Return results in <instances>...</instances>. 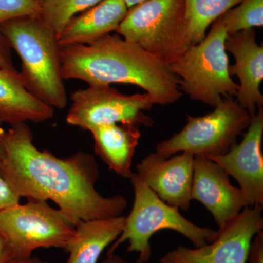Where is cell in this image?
<instances>
[{
    "mask_svg": "<svg viewBox=\"0 0 263 263\" xmlns=\"http://www.w3.org/2000/svg\"><path fill=\"white\" fill-rule=\"evenodd\" d=\"M5 155L0 175L19 197L51 200L75 223L122 216V195L104 197L95 189L99 168L92 155L79 152L59 158L33 143L27 123L11 125L2 136Z\"/></svg>",
    "mask_w": 263,
    "mask_h": 263,
    "instance_id": "obj_1",
    "label": "cell"
},
{
    "mask_svg": "<svg viewBox=\"0 0 263 263\" xmlns=\"http://www.w3.org/2000/svg\"><path fill=\"white\" fill-rule=\"evenodd\" d=\"M64 79L89 86L133 84L145 90L154 104L167 105L182 97L170 65L119 34H106L85 45L61 46Z\"/></svg>",
    "mask_w": 263,
    "mask_h": 263,
    "instance_id": "obj_2",
    "label": "cell"
},
{
    "mask_svg": "<svg viewBox=\"0 0 263 263\" xmlns=\"http://www.w3.org/2000/svg\"><path fill=\"white\" fill-rule=\"evenodd\" d=\"M0 33L22 60L19 76L24 87L52 108H65L68 100L56 33L37 16L5 22L0 25Z\"/></svg>",
    "mask_w": 263,
    "mask_h": 263,
    "instance_id": "obj_3",
    "label": "cell"
},
{
    "mask_svg": "<svg viewBox=\"0 0 263 263\" xmlns=\"http://www.w3.org/2000/svg\"><path fill=\"white\" fill-rule=\"evenodd\" d=\"M129 180L134 190L133 209L125 217L122 234L112 243L107 254L115 253L122 243L128 241L127 252L138 254L137 263H148L152 254L151 238L160 230L177 232L195 247L211 243L217 237L218 230L194 224L181 215L179 209L162 201L136 173Z\"/></svg>",
    "mask_w": 263,
    "mask_h": 263,
    "instance_id": "obj_4",
    "label": "cell"
},
{
    "mask_svg": "<svg viewBox=\"0 0 263 263\" xmlns=\"http://www.w3.org/2000/svg\"><path fill=\"white\" fill-rule=\"evenodd\" d=\"M220 18L205 38L190 47L170 68L179 79V89L191 100L215 107L224 98L236 97L239 89L229 72L224 43L228 37Z\"/></svg>",
    "mask_w": 263,
    "mask_h": 263,
    "instance_id": "obj_5",
    "label": "cell"
},
{
    "mask_svg": "<svg viewBox=\"0 0 263 263\" xmlns=\"http://www.w3.org/2000/svg\"><path fill=\"white\" fill-rule=\"evenodd\" d=\"M185 17V0H146L128 9L116 32L171 65L191 47Z\"/></svg>",
    "mask_w": 263,
    "mask_h": 263,
    "instance_id": "obj_6",
    "label": "cell"
},
{
    "mask_svg": "<svg viewBox=\"0 0 263 263\" xmlns=\"http://www.w3.org/2000/svg\"><path fill=\"white\" fill-rule=\"evenodd\" d=\"M76 224L65 212L44 200L28 199L0 212V233L13 257L27 258L37 249H65L75 233Z\"/></svg>",
    "mask_w": 263,
    "mask_h": 263,
    "instance_id": "obj_7",
    "label": "cell"
},
{
    "mask_svg": "<svg viewBox=\"0 0 263 263\" xmlns=\"http://www.w3.org/2000/svg\"><path fill=\"white\" fill-rule=\"evenodd\" d=\"M252 120L236 100L224 99L207 115L194 117L187 114L184 127L159 143L156 152L165 157L183 152L206 158L226 155Z\"/></svg>",
    "mask_w": 263,
    "mask_h": 263,
    "instance_id": "obj_8",
    "label": "cell"
},
{
    "mask_svg": "<svg viewBox=\"0 0 263 263\" xmlns=\"http://www.w3.org/2000/svg\"><path fill=\"white\" fill-rule=\"evenodd\" d=\"M71 100L66 122L84 130L105 124L127 123L151 127L155 123L144 114L155 105L146 93L124 95L110 85H100L74 91Z\"/></svg>",
    "mask_w": 263,
    "mask_h": 263,
    "instance_id": "obj_9",
    "label": "cell"
},
{
    "mask_svg": "<svg viewBox=\"0 0 263 263\" xmlns=\"http://www.w3.org/2000/svg\"><path fill=\"white\" fill-rule=\"evenodd\" d=\"M262 205L247 207L211 243L188 248L179 245L160 257V263H247L251 243L263 228Z\"/></svg>",
    "mask_w": 263,
    "mask_h": 263,
    "instance_id": "obj_10",
    "label": "cell"
},
{
    "mask_svg": "<svg viewBox=\"0 0 263 263\" xmlns=\"http://www.w3.org/2000/svg\"><path fill=\"white\" fill-rule=\"evenodd\" d=\"M257 109L243 140L226 155L209 158L238 181L247 207L263 206V107Z\"/></svg>",
    "mask_w": 263,
    "mask_h": 263,
    "instance_id": "obj_11",
    "label": "cell"
},
{
    "mask_svg": "<svg viewBox=\"0 0 263 263\" xmlns=\"http://www.w3.org/2000/svg\"><path fill=\"white\" fill-rule=\"evenodd\" d=\"M195 155L181 152L170 157L150 154L136 165L138 177L162 201L188 211L191 203Z\"/></svg>",
    "mask_w": 263,
    "mask_h": 263,
    "instance_id": "obj_12",
    "label": "cell"
},
{
    "mask_svg": "<svg viewBox=\"0 0 263 263\" xmlns=\"http://www.w3.org/2000/svg\"><path fill=\"white\" fill-rule=\"evenodd\" d=\"M191 196L211 212L219 230L247 207L243 192L231 184L226 171L210 159L199 156H195L194 161Z\"/></svg>",
    "mask_w": 263,
    "mask_h": 263,
    "instance_id": "obj_13",
    "label": "cell"
},
{
    "mask_svg": "<svg viewBox=\"0 0 263 263\" xmlns=\"http://www.w3.org/2000/svg\"><path fill=\"white\" fill-rule=\"evenodd\" d=\"M226 51L235 59L229 65L230 76L239 79L236 102L253 118L257 108L263 107V95L259 86L263 79V46L256 41L254 29L230 34L224 43Z\"/></svg>",
    "mask_w": 263,
    "mask_h": 263,
    "instance_id": "obj_14",
    "label": "cell"
},
{
    "mask_svg": "<svg viewBox=\"0 0 263 263\" xmlns=\"http://www.w3.org/2000/svg\"><path fill=\"white\" fill-rule=\"evenodd\" d=\"M124 0H103L75 15L57 35L60 46L88 44L117 31L127 15Z\"/></svg>",
    "mask_w": 263,
    "mask_h": 263,
    "instance_id": "obj_15",
    "label": "cell"
},
{
    "mask_svg": "<svg viewBox=\"0 0 263 263\" xmlns=\"http://www.w3.org/2000/svg\"><path fill=\"white\" fill-rule=\"evenodd\" d=\"M95 153L110 171L126 179L134 174L133 158L141 138L138 127L132 124H110L91 129Z\"/></svg>",
    "mask_w": 263,
    "mask_h": 263,
    "instance_id": "obj_16",
    "label": "cell"
},
{
    "mask_svg": "<svg viewBox=\"0 0 263 263\" xmlns=\"http://www.w3.org/2000/svg\"><path fill=\"white\" fill-rule=\"evenodd\" d=\"M124 224L123 216L78 221L65 249L67 263H98L103 251L122 234Z\"/></svg>",
    "mask_w": 263,
    "mask_h": 263,
    "instance_id": "obj_17",
    "label": "cell"
},
{
    "mask_svg": "<svg viewBox=\"0 0 263 263\" xmlns=\"http://www.w3.org/2000/svg\"><path fill=\"white\" fill-rule=\"evenodd\" d=\"M55 109L38 100L24 87L19 72L0 69V114L10 125L46 122Z\"/></svg>",
    "mask_w": 263,
    "mask_h": 263,
    "instance_id": "obj_18",
    "label": "cell"
},
{
    "mask_svg": "<svg viewBox=\"0 0 263 263\" xmlns=\"http://www.w3.org/2000/svg\"><path fill=\"white\" fill-rule=\"evenodd\" d=\"M243 0H185L186 34L190 46L205 38L208 27Z\"/></svg>",
    "mask_w": 263,
    "mask_h": 263,
    "instance_id": "obj_19",
    "label": "cell"
},
{
    "mask_svg": "<svg viewBox=\"0 0 263 263\" xmlns=\"http://www.w3.org/2000/svg\"><path fill=\"white\" fill-rule=\"evenodd\" d=\"M103 0H45L38 18L58 35L78 13L92 8Z\"/></svg>",
    "mask_w": 263,
    "mask_h": 263,
    "instance_id": "obj_20",
    "label": "cell"
},
{
    "mask_svg": "<svg viewBox=\"0 0 263 263\" xmlns=\"http://www.w3.org/2000/svg\"><path fill=\"white\" fill-rule=\"evenodd\" d=\"M228 35L240 31L262 27L263 0H243L219 17Z\"/></svg>",
    "mask_w": 263,
    "mask_h": 263,
    "instance_id": "obj_21",
    "label": "cell"
},
{
    "mask_svg": "<svg viewBox=\"0 0 263 263\" xmlns=\"http://www.w3.org/2000/svg\"><path fill=\"white\" fill-rule=\"evenodd\" d=\"M41 5L34 0H0V25L24 16H39Z\"/></svg>",
    "mask_w": 263,
    "mask_h": 263,
    "instance_id": "obj_22",
    "label": "cell"
},
{
    "mask_svg": "<svg viewBox=\"0 0 263 263\" xmlns=\"http://www.w3.org/2000/svg\"><path fill=\"white\" fill-rule=\"evenodd\" d=\"M21 197L12 190L4 178L0 175V212L7 208L20 203Z\"/></svg>",
    "mask_w": 263,
    "mask_h": 263,
    "instance_id": "obj_23",
    "label": "cell"
},
{
    "mask_svg": "<svg viewBox=\"0 0 263 263\" xmlns=\"http://www.w3.org/2000/svg\"><path fill=\"white\" fill-rule=\"evenodd\" d=\"M0 69L17 72L11 56V48L4 36L0 33Z\"/></svg>",
    "mask_w": 263,
    "mask_h": 263,
    "instance_id": "obj_24",
    "label": "cell"
},
{
    "mask_svg": "<svg viewBox=\"0 0 263 263\" xmlns=\"http://www.w3.org/2000/svg\"><path fill=\"white\" fill-rule=\"evenodd\" d=\"M248 263H263V231L259 230L254 235L249 248Z\"/></svg>",
    "mask_w": 263,
    "mask_h": 263,
    "instance_id": "obj_25",
    "label": "cell"
},
{
    "mask_svg": "<svg viewBox=\"0 0 263 263\" xmlns=\"http://www.w3.org/2000/svg\"><path fill=\"white\" fill-rule=\"evenodd\" d=\"M13 258L11 250L3 235L0 233V263H7Z\"/></svg>",
    "mask_w": 263,
    "mask_h": 263,
    "instance_id": "obj_26",
    "label": "cell"
},
{
    "mask_svg": "<svg viewBox=\"0 0 263 263\" xmlns=\"http://www.w3.org/2000/svg\"><path fill=\"white\" fill-rule=\"evenodd\" d=\"M98 263H129L124 257L115 253L106 254L105 258Z\"/></svg>",
    "mask_w": 263,
    "mask_h": 263,
    "instance_id": "obj_27",
    "label": "cell"
},
{
    "mask_svg": "<svg viewBox=\"0 0 263 263\" xmlns=\"http://www.w3.org/2000/svg\"><path fill=\"white\" fill-rule=\"evenodd\" d=\"M7 263H49L48 262H46V261L42 260L40 258H37V257H27V258H13L10 259L9 261H8Z\"/></svg>",
    "mask_w": 263,
    "mask_h": 263,
    "instance_id": "obj_28",
    "label": "cell"
},
{
    "mask_svg": "<svg viewBox=\"0 0 263 263\" xmlns=\"http://www.w3.org/2000/svg\"><path fill=\"white\" fill-rule=\"evenodd\" d=\"M4 123V119H3V117H2L1 114H0V162L3 160L5 155L4 146H3V141H2V136H3V132L5 130L3 127Z\"/></svg>",
    "mask_w": 263,
    "mask_h": 263,
    "instance_id": "obj_29",
    "label": "cell"
},
{
    "mask_svg": "<svg viewBox=\"0 0 263 263\" xmlns=\"http://www.w3.org/2000/svg\"><path fill=\"white\" fill-rule=\"evenodd\" d=\"M124 1L126 5H127L128 9H129L132 7L140 4V3H143V2L146 1V0H124Z\"/></svg>",
    "mask_w": 263,
    "mask_h": 263,
    "instance_id": "obj_30",
    "label": "cell"
},
{
    "mask_svg": "<svg viewBox=\"0 0 263 263\" xmlns=\"http://www.w3.org/2000/svg\"><path fill=\"white\" fill-rule=\"evenodd\" d=\"M34 1L37 2V3H39L40 5H41L43 2L45 1V0H34Z\"/></svg>",
    "mask_w": 263,
    "mask_h": 263,
    "instance_id": "obj_31",
    "label": "cell"
}]
</instances>
